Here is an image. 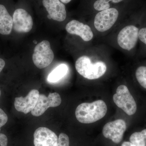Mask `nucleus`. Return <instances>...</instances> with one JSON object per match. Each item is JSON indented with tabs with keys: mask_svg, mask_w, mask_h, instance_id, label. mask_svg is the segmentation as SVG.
Returning <instances> with one entry per match:
<instances>
[{
	"mask_svg": "<svg viewBox=\"0 0 146 146\" xmlns=\"http://www.w3.org/2000/svg\"><path fill=\"white\" fill-rule=\"evenodd\" d=\"M107 112L105 102L98 100L92 103H83L77 107L75 115L77 119L82 123L96 122L104 117Z\"/></svg>",
	"mask_w": 146,
	"mask_h": 146,
	"instance_id": "f257e3e1",
	"label": "nucleus"
},
{
	"mask_svg": "<svg viewBox=\"0 0 146 146\" xmlns=\"http://www.w3.org/2000/svg\"><path fill=\"white\" fill-rule=\"evenodd\" d=\"M75 67L80 75L89 80L100 78L107 70L106 65L104 62L98 61L92 63L90 58L86 56L79 58L76 61Z\"/></svg>",
	"mask_w": 146,
	"mask_h": 146,
	"instance_id": "f03ea898",
	"label": "nucleus"
},
{
	"mask_svg": "<svg viewBox=\"0 0 146 146\" xmlns=\"http://www.w3.org/2000/svg\"><path fill=\"white\" fill-rule=\"evenodd\" d=\"M113 99L115 104L129 116H133L137 112L138 106L136 100L125 85L118 86Z\"/></svg>",
	"mask_w": 146,
	"mask_h": 146,
	"instance_id": "7ed1b4c3",
	"label": "nucleus"
},
{
	"mask_svg": "<svg viewBox=\"0 0 146 146\" xmlns=\"http://www.w3.org/2000/svg\"><path fill=\"white\" fill-rule=\"evenodd\" d=\"M54 57V54L51 48L49 42L44 40L35 48L32 59L37 68L43 69L52 63Z\"/></svg>",
	"mask_w": 146,
	"mask_h": 146,
	"instance_id": "20e7f679",
	"label": "nucleus"
},
{
	"mask_svg": "<svg viewBox=\"0 0 146 146\" xmlns=\"http://www.w3.org/2000/svg\"><path fill=\"white\" fill-rule=\"evenodd\" d=\"M13 29L19 33L31 31L33 26L32 17L27 11L22 7L16 8L13 12Z\"/></svg>",
	"mask_w": 146,
	"mask_h": 146,
	"instance_id": "39448f33",
	"label": "nucleus"
},
{
	"mask_svg": "<svg viewBox=\"0 0 146 146\" xmlns=\"http://www.w3.org/2000/svg\"><path fill=\"white\" fill-rule=\"evenodd\" d=\"M119 12L116 9L102 11L95 16L94 25L98 31L105 32L111 28L117 20Z\"/></svg>",
	"mask_w": 146,
	"mask_h": 146,
	"instance_id": "423d86ee",
	"label": "nucleus"
},
{
	"mask_svg": "<svg viewBox=\"0 0 146 146\" xmlns=\"http://www.w3.org/2000/svg\"><path fill=\"white\" fill-rule=\"evenodd\" d=\"M139 29L133 25L123 28L117 37L118 44L122 48L130 51L136 46L138 39Z\"/></svg>",
	"mask_w": 146,
	"mask_h": 146,
	"instance_id": "0eeeda50",
	"label": "nucleus"
},
{
	"mask_svg": "<svg viewBox=\"0 0 146 146\" xmlns=\"http://www.w3.org/2000/svg\"><path fill=\"white\" fill-rule=\"evenodd\" d=\"M126 128L125 121L119 119L107 123L103 128L102 133L106 138L118 144L122 140Z\"/></svg>",
	"mask_w": 146,
	"mask_h": 146,
	"instance_id": "6e6552de",
	"label": "nucleus"
},
{
	"mask_svg": "<svg viewBox=\"0 0 146 146\" xmlns=\"http://www.w3.org/2000/svg\"><path fill=\"white\" fill-rule=\"evenodd\" d=\"M61 103V98L57 93H50L48 97L44 94H39L36 106L31 111L32 115L39 117L43 115L49 108L57 107Z\"/></svg>",
	"mask_w": 146,
	"mask_h": 146,
	"instance_id": "1a4fd4ad",
	"label": "nucleus"
},
{
	"mask_svg": "<svg viewBox=\"0 0 146 146\" xmlns=\"http://www.w3.org/2000/svg\"><path fill=\"white\" fill-rule=\"evenodd\" d=\"M40 3L52 20L63 22L66 19V8L60 0H41Z\"/></svg>",
	"mask_w": 146,
	"mask_h": 146,
	"instance_id": "9d476101",
	"label": "nucleus"
},
{
	"mask_svg": "<svg viewBox=\"0 0 146 146\" xmlns=\"http://www.w3.org/2000/svg\"><path fill=\"white\" fill-rule=\"evenodd\" d=\"M39 96V91L33 89L25 98H15L14 106L18 112L27 114L31 112L35 107Z\"/></svg>",
	"mask_w": 146,
	"mask_h": 146,
	"instance_id": "9b49d317",
	"label": "nucleus"
},
{
	"mask_svg": "<svg viewBox=\"0 0 146 146\" xmlns=\"http://www.w3.org/2000/svg\"><path fill=\"white\" fill-rule=\"evenodd\" d=\"M57 135L48 128L40 127L34 133L35 146H57Z\"/></svg>",
	"mask_w": 146,
	"mask_h": 146,
	"instance_id": "f8f14e48",
	"label": "nucleus"
},
{
	"mask_svg": "<svg viewBox=\"0 0 146 146\" xmlns=\"http://www.w3.org/2000/svg\"><path fill=\"white\" fill-rule=\"evenodd\" d=\"M65 29L68 33L78 35L85 42L90 41L94 36L93 32L89 26L76 20H72L68 23Z\"/></svg>",
	"mask_w": 146,
	"mask_h": 146,
	"instance_id": "ddd939ff",
	"label": "nucleus"
},
{
	"mask_svg": "<svg viewBox=\"0 0 146 146\" xmlns=\"http://www.w3.org/2000/svg\"><path fill=\"white\" fill-rule=\"evenodd\" d=\"M13 27L12 16L6 6L0 3V35L4 36L10 35Z\"/></svg>",
	"mask_w": 146,
	"mask_h": 146,
	"instance_id": "4468645a",
	"label": "nucleus"
},
{
	"mask_svg": "<svg viewBox=\"0 0 146 146\" xmlns=\"http://www.w3.org/2000/svg\"><path fill=\"white\" fill-rule=\"evenodd\" d=\"M68 66L65 64H60L55 68L48 76L47 80L50 83H55L60 80L68 73Z\"/></svg>",
	"mask_w": 146,
	"mask_h": 146,
	"instance_id": "2eb2a0df",
	"label": "nucleus"
},
{
	"mask_svg": "<svg viewBox=\"0 0 146 146\" xmlns=\"http://www.w3.org/2000/svg\"><path fill=\"white\" fill-rule=\"evenodd\" d=\"M129 141L136 146H146V129L132 133Z\"/></svg>",
	"mask_w": 146,
	"mask_h": 146,
	"instance_id": "dca6fc26",
	"label": "nucleus"
},
{
	"mask_svg": "<svg viewBox=\"0 0 146 146\" xmlns=\"http://www.w3.org/2000/svg\"><path fill=\"white\" fill-rule=\"evenodd\" d=\"M135 75L139 85L146 90V66L141 65L138 67L135 71Z\"/></svg>",
	"mask_w": 146,
	"mask_h": 146,
	"instance_id": "f3484780",
	"label": "nucleus"
},
{
	"mask_svg": "<svg viewBox=\"0 0 146 146\" xmlns=\"http://www.w3.org/2000/svg\"><path fill=\"white\" fill-rule=\"evenodd\" d=\"M123 0H97L94 5V9L98 11L108 9L110 7V2H112L114 3L121 2Z\"/></svg>",
	"mask_w": 146,
	"mask_h": 146,
	"instance_id": "a211bd4d",
	"label": "nucleus"
},
{
	"mask_svg": "<svg viewBox=\"0 0 146 146\" xmlns=\"http://www.w3.org/2000/svg\"><path fill=\"white\" fill-rule=\"evenodd\" d=\"M57 146H70V140L67 134L63 133H60Z\"/></svg>",
	"mask_w": 146,
	"mask_h": 146,
	"instance_id": "6ab92c4d",
	"label": "nucleus"
},
{
	"mask_svg": "<svg viewBox=\"0 0 146 146\" xmlns=\"http://www.w3.org/2000/svg\"><path fill=\"white\" fill-rule=\"evenodd\" d=\"M8 121V117L2 109L0 108V131L2 127L5 125Z\"/></svg>",
	"mask_w": 146,
	"mask_h": 146,
	"instance_id": "aec40b11",
	"label": "nucleus"
},
{
	"mask_svg": "<svg viewBox=\"0 0 146 146\" xmlns=\"http://www.w3.org/2000/svg\"><path fill=\"white\" fill-rule=\"evenodd\" d=\"M138 37L140 41L146 45V27L139 29Z\"/></svg>",
	"mask_w": 146,
	"mask_h": 146,
	"instance_id": "412c9836",
	"label": "nucleus"
},
{
	"mask_svg": "<svg viewBox=\"0 0 146 146\" xmlns=\"http://www.w3.org/2000/svg\"><path fill=\"white\" fill-rule=\"evenodd\" d=\"M8 139L5 134L0 133V146H7Z\"/></svg>",
	"mask_w": 146,
	"mask_h": 146,
	"instance_id": "4be33fe9",
	"label": "nucleus"
},
{
	"mask_svg": "<svg viewBox=\"0 0 146 146\" xmlns=\"http://www.w3.org/2000/svg\"><path fill=\"white\" fill-rule=\"evenodd\" d=\"M5 60L1 58H0V74L5 67Z\"/></svg>",
	"mask_w": 146,
	"mask_h": 146,
	"instance_id": "5701e85b",
	"label": "nucleus"
},
{
	"mask_svg": "<svg viewBox=\"0 0 146 146\" xmlns=\"http://www.w3.org/2000/svg\"><path fill=\"white\" fill-rule=\"evenodd\" d=\"M121 146H136L130 142H124L123 143Z\"/></svg>",
	"mask_w": 146,
	"mask_h": 146,
	"instance_id": "b1692460",
	"label": "nucleus"
},
{
	"mask_svg": "<svg viewBox=\"0 0 146 146\" xmlns=\"http://www.w3.org/2000/svg\"><path fill=\"white\" fill-rule=\"evenodd\" d=\"M60 1L63 3L67 4L70 3L72 0H60Z\"/></svg>",
	"mask_w": 146,
	"mask_h": 146,
	"instance_id": "393cba45",
	"label": "nucleus"
},
{
	"mask_svg": "<svg viewBox=\"0 0 146 146\" xmlns=\"http://www.w3.org/2000/svg\"><path fill=\"white\" fill-rule=\"evenodd\" d=\"M1 90H0V96H1Z\"/></svg>",
	"mask_w": 146,
	"mask_h": 146,
	"instance_id": "a878e982",
	"label": "nucleus"
}]
</instances>
